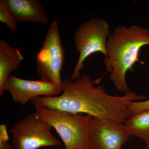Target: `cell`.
I'll return each mask as SVG.
<instances>
[{
    "label": "cell",
    "instance_id": "cell-12",
    "mask_svg": "<svg viewBox=\"0 0 149 149\" xmlns=\"http://www.w3.org/2000/svg\"><path fill=\"white\" fill-rule=\"evenodd\" d=\"M0 21L5 24L12 32L17 28V22L9 11L6 0L0 1Z\"/></svg>",
    "mask_w": 149,
    "mask_h": 149
},
{
    "label": "cell",
    "instance_id": "cell-15",
    "mask_svg": "<svg viewBox=\"0 0 149 149\" xmlns=\"http://www.w3.org/2000/svg\"><path fill=\"white\" fill-rule=\"evenodd\" d=\"M146 149H149V143H146Z\"/></svg>",
    "mask_w": 149,
    "mask_h": 149
},
{
    "label": "cell",
    "instance_id": "cell-1",
    "mask_svg": "<svg viewBox=\"0 0 149 149\" xmlns=\"http://www.w3.org/2000/svg\"><path fill=\"white\" fill-rule=\"evenodd\" d=\"M101 78L93 80L84 74L75 80H62V94L54 97H41L30 101L41 107L72 113L89 115L100 119L124 123L130 117L129 107L132 102L146 98L130 91L123 96L107 94L104 86L95 87Z\"/></svg>",
    "mask_w": 149,
    "mask_h": 149
},
{
    "label": "cell",
    "instance_id": "cell-13",
    "mask_svg": "<svg viewBox=\"0 0 149 149\" xmlns=\"http://www.w3.org/2000/svg\"><path fill=\"white\" fill-rule=\"evenodd\" d=\"M147 111H149V100L144 101L133 102L129 105L130 116Z\"/></svg>",
    "mask_w": 149,
    "mask_h": 149
},
{
    "label": "cell",
    "instance_id": "cell-11",
    "mask_svg": "<svg viewBox=\"0 0 149 149\" xmlns=\"http://www.w3.org/2000/svg\"><path fill=\"white\" fill-rule=\"evenodd\" d=\"M124 124L131 136L149 143V111L130 116Z\"/></svg>",
    "mask_w": 149,
    "mask_h": 149
},
{
    "label": "cell",
    "instance_id": "cell-7",
    "mask_svg": "<svg viewBox=\"0 0 149 149\" xmlns=\"http://www.w3.org/2000/svg\"><path fill=\"white\" fill-rule=\"evenodd\" d=\"M130 136L124 123L92 117L89 149H122Z\"/></svg>",
    "mask_w": 149,
    "mask_h": 149
},
{
    "label": "cell",
    "instance_id": "cell-6",
    "mask_svg": "<svg viewBox=\"0 0 149 149\" xmlns=\"http://www.w3.org/2000/svg\"><path fill=\"white\" fill-rule=\"evenodd\" d=\"M52 127L35 111L10 130L15 149H37L42 147L60 146V141L51 132Z\"/></svg>",
    "mask_w": 149,
    "mask_h": 149
},
{
    "label": "cell",
    "instance_id": "cell-9",
    "mask_svg": "<svg viewBox=\"0 0 149 149\" xmlns=\"http://www.w3.org/2000/svg\"><path fill=\"white\" fill-rule=\"evenodd\" d=\"M9 11L17 22L46 25L50 21L39 0H6Z\"/></svg>",
    "mask_w": 149,
    "mask_h": 149
},
{
    "label": "cell",
    "instance_id": "cell-14",
    "mask_svg": "<svg viewBox=\"0 0 149 149\" xmlns=\"http://www.w3.org/2000/svg\"><path fill=\"white\" fill-rule=\"evenodd\" d=\"M9 136L7 126L4 124L0 125V149H11L12 146L9 142Z\"/></svg>",
    "mask_w": 149,
    "mask_h": 149
},
{
    "label": "cell",
    "instance_id": "cell-2",
    "mask_svg": "<svg viewBox=\"0 0 149 149\" xmlns=\"http://www.w3.org/2000/svg\"><path fill=\"white\" fill-rule=\"evenodd\" d=\"M149 45V29L137 25L126 27L120 25L115 29L108 38L107 72H111L110 79L120 92L129 90L126 81V72H133V66L139 62L141 48Z\"/></svg>",
    "mask_w": 149,
    "mask_h": 149
},
{
    "label": "cell",
    "instance_id": "cell-8",
    "mask_svg": "<svg viewBox=\"0 0 149 149\" xmlns=\"http://www.w3.org/2000/svg\"><path fill=\"white\" fill-rule=\"evenodd\" d=\"M4 92L8 91L15 104L24 105L39 97L58 95L61 89L57 86L40 80H27L10 75L5 84Z\"/></svg>",
    "mask_w": 149,
    "mask_h": 149
},
{
    "label": "cell",
    "instance_id": "cell-4",
    "mask_svg": "<svg viewBox=\"0 0 149 149\" xmlns=\"http://www.w3.org/2000/svg\"><path fill=\"white\" fill-rule=\"evenodd\" d=\"M111 33L108 22L100 17L91 18L79 26L74 36V45L79 56L71 74L72 80L80 78L84 61L93 54L101 53L105 56V61L107 59V43Z\"/></svg>",
    "mask_w": 149,
    "mask_h": 149
},
{
    "label": "cell",
    "instance_id": "cell-3",
    "mask_svg": "<svg viewBox=\"0 0 149 149\" xmlns=\"http://www.w3.org/2000/svg\"><path fill=\"white\" fill-rule=\"evenodd\" d=\"M35 111L55 129L65 149H89V133L92 116L72 114L43 107H35Z\"/></svg>",
    "mask_w": 149,
    "mask_h": 149
},
{
    "label": "cell",
    "instance_id": "cell-5",
    "mask_svg": "<svg viewBox=\"0 0 149 149\" xmlns=\"http://www.w3.org/2000/svg\"><path fill=\"white\" fill-rule=\"evenodd\" d=\"M65 59L58 24L53 21L47 31L44 42L37 54L36 61L40 80L57 86L62 91L61 74Z\"/></svg>",
    "mask_w": 149,
    "mask_h": 149
},
{
    "label": "cell",
    "instance_id": "cell-10",
    "mask_svg": "<svg viewBox=\"0 0 149 149\" xmlns=\"http://www.w3.org/2000/svg\"><path fill=\"white\" fill-rule=\"evenodd\" d=\"M24 59L18 49L13 47L6 41L0 40V97L4 93L5 84L10 73L18 69Z\"/></svg>",
    "mask_w": 149,
    "mask_h": 149
}]
</instances>
